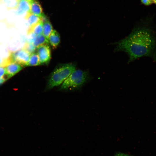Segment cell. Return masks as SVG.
<instances>
[{
  "label": "cell",
  "mask_w": 156,
  "mask_h": 156,
  "mask_svg": "<svg viewBox=\"0 0 156 156\" xmlns=\"http://www.w3.org/2000/svg\"><path fill=\"white\" fill-rule=\"evenodd\" d=\"M153 17L141 20L125 38L116 42L115 51H123L131 62L143 57L156 61V34L152 26Z\"/></svg>",
  "instance_id": "6da1fadb"
},
{
  "label": "cell",
  "mask_w": 156,
  "mask_h": 156,
  "mask_svg": "<svg viewBox=\"0 0 156 156\" xmlns=\"http://www.w3.org/2000/svg\"><path fill=\"white\" fill-rule=\"evenodd\" d=\"M76 70V66L72 64H67L55 69L50 75L47 84L48 89L60 86Z\"/></svg>",
  "instance_id": "7a4b0ae2"
},
{
  "label": "cell",
  "mask_w": 156,
  "mask_h": 156,
  "mask_svg": "<svg viewBox=\"0 0 156 156\" xmlns=\"http://www.w3.org/2000/svg\"><path fill=\"white\" fill-rule=\"evenodd\" d=\"M89 78L87 71L75 70L60 86L61 90H68L77 88L82 86Z\"/></svg>",
  "instance_id": "3957f363"
},
{
  "label": "cell",
  "mask_w": 156,
  "mask_h": 156,
  "mask_svg": "<svg viewBox=\"0 0 156 156\" xmlns=\"http://www.w3.org/2000/svg\"><path fill=\"white\" fill-rule=\"evenodd\" d=\"M9 54L13 62L22 66H26L31 55L23 48L14 52L9 51Z\"/></svg>",
  "instance_id": "277c9868"
},
{
  "label": "cell",
  "mask_w": 156,
  "mask_h": 156,
  "mask_svg": "<svg viewBox=\"0 0 156 156\" xmlns=\"http://www.w3.org/2000/svg\"><path fill=\"white\" fill-rule=\"evenodd\" d=\"M37 53L40 64L49 62L51 58L50 48L48 44L41 45L37 48Z\"/></svg>",
  "instance_id": "5b68a950"
},
{
  "label": "cell",
  "mask_w": 156,
  "mask_h": 156,
  "mask_svg": "<svg viewBox=\"0 0 156 156\" xmlns=\"http://www.w3.org/2000/svg\"><path fill=\"white\" fill-rule=\"evenodd\" d=\"M31 13L41 18L45 17L42 8L37 0H31L30 1Z\"/></svg>",
  "instance_id": "8992f818"
},
{
  "label": "cell",
  "mask_w": 156,
  "mask_h": 156,
  "mask_svg": "<svg viewBox=\"0 0 156 156\" xmlns=\"http://www.w3.org/2000/svg\"><path fill=\"white\" fill-rule=\"evenodd\" d=\"M5 68L6 74L8 79L15 75L23 68V66L14 62H11Z\"/></svg>",
  "instance_id": "52a82bcc"
},
{
  "label": "cell",
  "mask_w": 156,
  "mask_h": 156,
  "mask_svg": "<svg viewBox=\"0 0 156 156\" xmlns=\"http://www.w3.org/2000/svg\"><path fill=\"white\" fill-rule=\"evenodd\" d=\"M17 9L16 14L17 15H22L25 13L29 12L30 1L28 0H20Z\"/></svg>",
  "instance_id": "ba28073f"
},
{
  "label": "cell",
  "mask_w": 156,
  "mask_h": 156,
  "mask_svg": "<svg viewBox=\"0 0 156 156\" xmlns=\"http://www.w3.org/2000/svg\"><path fill=\"white\" fill-rule=\"evenodd\" d=\"M43 22L42 20L36 24L29 26L27 30V34H32L34 35H37L42 34Z\"/></svg>",
  "instance_id": "9c48e42d"
},
{
  "label": "cell",
  "mask_w": 156,
  "mask_h": 156,
  "mask_svg": "<svg viewBox=\"0 0 156 156\" xmlns=\"http://www.w3.org/2000/svg\"><path fill=\"white\" fill-rule=\"evenodd\" d=\"M49 41L53 49H55L58 46L60 42V37L58 33L53 29L49 36Z\"/></svg>",
  "instance_id": "30bf717a"
},
{
  "label": "cell",
  "mask_w": 156,
  "mask_h": 156,
  "mask_svg": "<svg viewBox=\"0 0 156 156\" xmlns=\"http://www.w3.org/2000/svg\"><path fill=\"white\" fill-rule=\"evenodd\" d=\"M53 30L51 23L49 20L46 19L43 22L42 34L48 41Z\"/></svg>",
  "instance_id": "8fae6325"
},
{
  "label": "cell",
  "mask_w": 156,
  "mask_h": 156,
  "mask_svg": "<svg viewBox=\"0 0 156 156\" xmlns=\"http://www.w3.org/2000/svg\"><path fill=\"white\" fill-rule=\"evenodd\" d=\"M31 42L37 48L38 47L45 44H48L49 42L42 34L34 35Z\"/></svg>",
  "instance_id": "7c38bea8"
},
{
  "label": "cell",
  "mask_w": 156,
  "mask_h": 156,
  "mask_svg": "<svg viewBox=\"0 0 156 156\" xmlns=\"http://www.w3.org/2000/svg\"><path fill=\"white\" fill-rule=\"evenodd\" d=\"M44 18L40 17L30 12L26 13L24 16L25 19L27 21L29 26L38 23L42 20Z\"/></svg>",
  "instance_id": "4fadbf2b"
},
{
  "label": "cell",
  "mask_w": 156,
  "mask_h": 156,
  "mask_svg": "<svg viewBox=\"0 0 156 156\" xmlns=\"http://www.w3.org/2000/svg\"><path fill=\"white\" fill-rule=\"evenodd\" d=\"M20 0H0L8 10L17 9Z\"/></svg>",
  "instance_id": "5bb4252c"
},
{
  "label": "cell",
  "mask_w": 156,
  "mask_h": 156,
  "mask_svg": "<svg viewBox=\"0 0 156 156\" xmlns=\"http://www.w3.org/2000/svg\"><path fill=\"white\" fill-rule=\"evenodd\" d=\"M40 65L39 56L37 53L31 54L26 66H36Z\"/></svg>",
  "instance_id": "9a60e30c"
},
{
  "label": "cell",
  "mask_w": 156,
  "mask_h": 156,
  "mask_svg": "<svg viewBox=\"0 0 156 156\" xmlns=\"http://www.w3.org/2000/svg\"><path fill=\"white\" fill-rule=\"evenodd\" d=\"M36 48L31 42H26L23 46V49L30 54L34 53Z\"/></svg>",
  "instance_id": "2e32d148"
},
{
  "label": "cell",
  "mask_w": 156,
  "mask_h": 156,
  "mask_svg": "<svg viewBox=\"0 0 156 156\" xmlns=\"http://www.w3.org/2000/svg\"><path fill=\"white\" fill-rule=\"evenodd\" d=\"M141 3L145 6H148L153 3L152 0H140Z\"/></svg>",
  "instance_id": "e0dca14e"
},
{
  "label": "cell",
  "mask_w": 156,
  "mask_h": 156,
  "mask_svg": "<svg viewBox=\"0 0 156 156\" xmlns=\"http://www.w3.org/2000/svg\"><path fill=\"white\" fill-rule=\"evenodd\" d=\"M6 75L5 67L0 66V78L4 77Z\"/></svg>",
  "instance_id": "ac0fdd59"
},
{
  "label": "cell",
  "mask_w": 156,
  "mask_h": 156,
  "mask_svg": "<svg viewBox=\"0 0 156 156\" xmlns=\"http://www.w3.org/2000/svg\"><path fill=\"white\" fill-rule=\"evenodd\" d=\"M8 79L7 75H6L5 76L1 78H0V84L3 83L5 81Z\"/></svg>",
  "instance_id": "d6986e66"
},
{
  "label": "cell",
  "mask_w": 156,
  "mask_h": 156,
  "mask_svg": "<svg viewBox=\"0 0 156 156\" xmlns=\"http://www.w3.org/2000/svg\"><path fill=\"white\" fill-rule=\"evenodd\" d=\"M115 156H128V155L126 154L119 153H116L115 155Z\"/></svg>",
  "instance_id": "ffe728a7"
},
{
  "label": "cell",
  "mask_w": 156,
  "mask_h": 156,
  "mask_svg": "<svg viewBox=\"0 0 156 156\" xmlns=\"http://www.w3.org/2000/svg\"><path fill=\"white\" fill-rule=\"evenodd\" d=\"M153 0V3L156 5V0Z\"/></svg>",
  "instance_id": "44dd1931"
},
{
  "label": "cell",
  "mask_w": 156,
  "mask_h": 156,
  "mask_svg": "<svg viewBox=\"0 0 156 156\" xmlns=\"http://www.w3.org/2000/svg\"><path fill=\"white\" fill-rule=\"evenodd\" d=\"M29 0V1H31V0Z\"/></svg>",
  "instance_id": "7402d4cb"
},
{
  "label": "cell",
  "mask_w": 156,
  "mask_h": 156,
  "mask_svg": "<svg viewBox=\"0 0 156 156\" xmlns=\"http://www.w3.org/2000/svg\"><path fill=\"white\" fill-rule=\"evenodd\" d=\"M1 3V1H0V4Z\"/></svg>",
  "instance_id": "603a6c76"
}]
</instances>
